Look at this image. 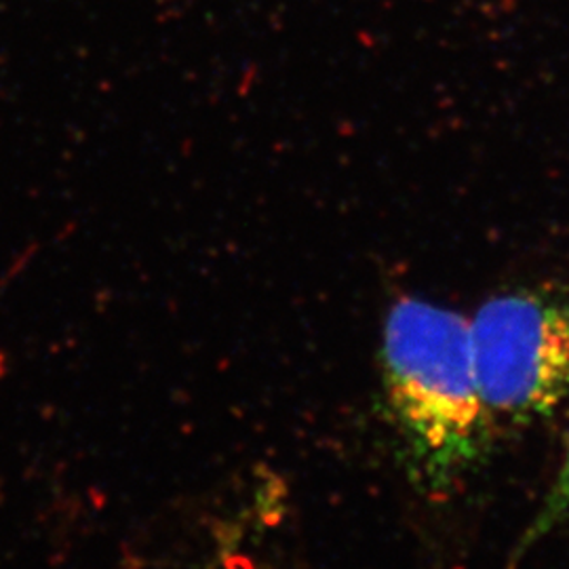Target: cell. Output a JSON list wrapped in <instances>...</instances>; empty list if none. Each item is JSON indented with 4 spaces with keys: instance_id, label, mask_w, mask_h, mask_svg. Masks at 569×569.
Returning <instances> with one entry per match:
<instances>
[{
    "instance_id": "obj_1",
    "label": "cell",
    "mask_w": 569,
    "mask_h": 569,
    "mask_svg": "<svg viewBox=\"0 0 569 569\" xmlns=\"http://www.w3.org/2000/svg\"><path fill=\"white\" fill-rule=\"evenodd\" d=\"M382 388L411 477L430 491L456 488L481 460L491 435L470 323L456 310L403 298L382 340Z\"/></svg>"
},
{
    "instance_id": "obj_2",
    "label": "cell",
    "mask_w": 569,
    "mask_h": 569,
    "mask_svg": "<svg viewBox=\"0 0 569 569\" xmlns=\"http://www.w3.org/2000/svg\"><path fill=\"white\" fill-rule=\"evenodd\" d=\"M477 382L491 425L523 427L569 399V305L542 293H507L470 323Z\"/></svg>"
},
{
    "instance_id": "obj_3",
    "label": "cell",
    "mask_w": 569,
    "mask_h": 569,
    "mask_svg": "<svg viewBox=\"0 0 569 569\" xmlns=\"http://www.w3.org/2000/svg\"><path fill=\"white\" fill-rule=\"evenodd\" d=\"M569 521V446L566 460L561 465V470L552 483V489L547 496L545 509L538 512L533 526L529 528L528 538H542L545 533H549L555 528L563 526Z\"/></svg>"
}]
</instances>
